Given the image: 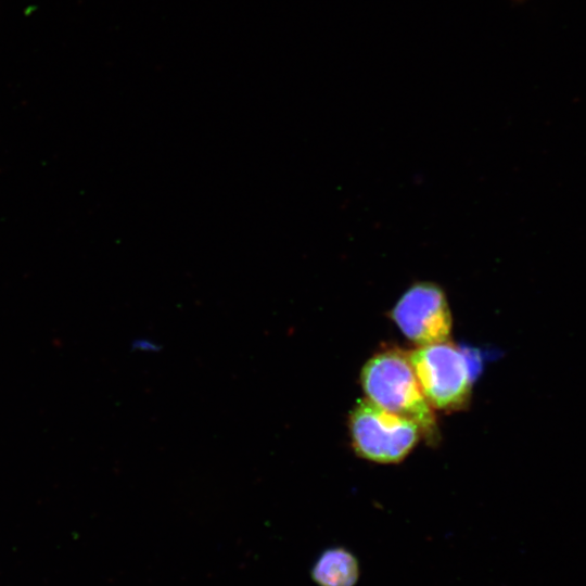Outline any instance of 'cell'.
Wrapping results in <instances>:
<instances>
[{
	"label": "cell",
	"mask_w": 586,
	"mask_h": 586,
	"mask_svg": "<svg viewBox=\"0 0 586 586\" xmlns=\"http://www.w3.org/2000/svg\"><path fill=\"white\" fill-rule=\"evenodd\" d=\"M360 382L368 399L412 421L430 443L437 440L435 416L419 387L407 352L386 348L374 354L362 367Z\"/></svg>",
	"instance_id": "6da1fadb"
},
{
	"label": "cell",
	"mask_w": 586,
	"mask_h": 586,
	"mask_svg": "<svg viewBox=\"0 0 586 586\" xmlns=\"http://www.w3.org/2000/svg\"><path fill=\"white\" fill-rule=\"evenodd\" d=\"M348 428L355 453L380 463L402 461L422 436L412 421L367 397L357 400L349 413Z\"/></svg>",
	"instance_id": "7a4b0ae2"
},
{
	"label": "cell",
	"mask_w": 586,
	"mask_h": 586,
	"mask_svg": "<svg viewBox=\"0 0 586 586\" xmlns=\"http://www.w3.org/2000/svg\"><path fill=\"white\" fill-rule=\"evenodd\" d=\"M419 387L437 410L464 408L471 395V374L464 355L449 341L407 352Z\"/></svg>",
	"instance_id": "3957f363"
},
{
	"label": "cell",
	"mask_w": 586,
	"mask_h": 586,
	"mask_svg": "<svg viewBox=\"0 0 586 586\" xmlns=\"http://www.w3.org/2000/svg\"><path fill=\"white\" fill-rule=\"evenodd\" d=\"M391 319L417 346L448 341L451 314L444 291L432 282L412 284L390 311Z\"/></svg>",
	"instance_id": "277c9868"
},
{
	"label": "cell",
	"mask_w": 586,
	"mask_h": 586,
	"mask_svg": "<svg viewBox=\"0 0 586 586\" xmlns=\"http://www.w3.org/2000/svg\"><path fill=\"white\" fill-rule=\"evenodd\" d=\"M357 558L343 547L326 549L311 569L318 586H355L359 578Z\"/></svg>",
	"instance_id": "5b68a950"
},
{
	"label": "cell",
	"mask_w": 586,
	"mask_h": 586,
	"mask_svg": "<svg viewBox=\"0 0 586 586\" xmlns=\"http://www.w3.org/2000/svg\"><path fill=\"white\" fill-rule=\"evenodd\" d=\"M139 349H143V351H155L156 349V345L151 343L150 341H145V340H139L137 342V345H136Z\"/></svg>",
	"instance_id": "8992f818"
},
{
	"label": "cell",
	"mask_w": 586,
	"mask_h": 586,
	"mask_svg": "<svg viewBox=\"0 0 586 586\" xmlns=\"http://www.w3.org/2000/svg\"><path fill=\"white\" fill-rule=\"evenodd\" d=\"M512 3H515V4H521L523 3L524 1L526 0H510Z\"/></svg>",
	"instance_id": "52a82bcc"
}]
</instances>
